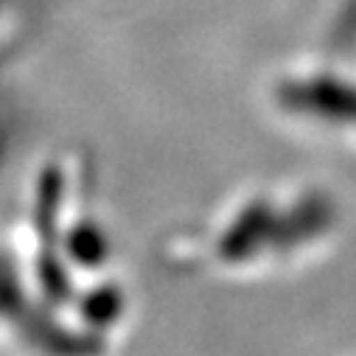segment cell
Here are the masks:
<instances>
[{
    "instance_id": "5b68a950",
    "label": "cell",
    "mask_w": 356,
    "mask_h": 356,
    "mask_svg": "<svg viewBox=\"0 0 356 356\" xmlns=\"http://www.w3.org/2000/svg\"><path fill=\"white\" fill-rule=\"evenodd\" d=\"M121 309H124V298L118 289H99L87 298L84 303V314L90 323L96 325H110L121 317Z\"/></svg>"
},
{
    "instance_id": "7a4b0ae2",
    "label": "cell",
    "mask_w": 356,
    "mask_h": 356,
    "mask_svg": "<svg viewBox=\"0 0 356 356\" xmlns=\"http://www.w3.org/2000/svg\"><path fill=\"white\" fill-rule=\"evenodd\" d=\"M334 222H337V205L325 194H306L292 208L278 211L273 252H292L328 233Z\"/></svg>"
},
{
    "instance_id": "3957f363",
    "label": "cell",
    "mask_w": 356,
    "mask_h": 356,
    "mask_svg": "<svg viewBox=\"0 0 356 356\" xmlns=\"http://www.w3.org/2000/svg\"><path fill=\"white\" fill-rule=\"evenodd\" d=\"M281 102L295 113L356 124V87H348L342 81H331V79L295 81L281 90Z\"/></svg>"
},
{
    "instance_id": "277c9868",
    "label": "cell",
    "mask_w": 356,
    "mask_h": 356,
    "mask_svg": "<svg viewBox=\"0 0 356 356\" xmlns=\"http://www.w3.org/2000/svg\"><path fill=\"white\" fill-rule=\"evenodd\" d=\"M70 255L81 266H99L107 255V238L96 225H81L70 236Z\"/></svg>"
},
{
    "instance_id": "6da1fadb",
    "label": "cell",
    "mask_w": 356,
    "mask_h": 356,
    "mask_svg": "<svg viewBox=\"0 0 356 356\" xmlns=\"http://www.w3.org/2000/svg\"><path fill=\"white\" fill-rule=\"evenodd\" d=\"M275 227H278V208L270 200H252L225 227V233L216 241V252L227 264H244L264 252H273Z\"/></svg>"
}]
</instances>
